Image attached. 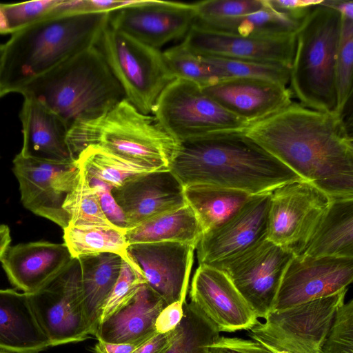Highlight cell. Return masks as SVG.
I'll list each match as a JSON object with an SVG mask.
<instances>
[{
  "label": "cell",
  "instance_id": "4fadbf2b",
  "mask_svg": "<svg viewBox=\"0 0 353 353\" xmlns=\"http://www.w3.org/2000/svg\"><path fill=\"white\" fill-rule=\"evenodd\" d=\"M352 280L353 258L294 256L272 312L334 295L347 289Z\"/></svg>",
  "mask_w": 353,
  "mask_h": 353
},
{
  "label": "cell",
  "instance_id": "8fae6325",
  "mask_svg": "<svg viewBox=\"0 0 353 353\" xmlns=\"http://www.w3.org/2000/svg\"><path fill=\"white\" fill-rule=\"evenodd\" d=\"M293 256L266 239L210 265L226 274L257 318L265 319L272 311L283 276Z\"/></svg>",
  "mask_w": 353,
  "mask_h": 353
},
{
  "label": "cell",
  "instance_id": "ab89813d",
  "mask_svg": "<svg viewBox=\"0 0 353 353\" xmlns=\"http://www.w3.org/2000/svg\"><path fill=\"white\" fill-rule=\"evenodd\" d=\"M196 21L235 18L257 12L267 5L266 0H205L194 3Z\"/></svg>",
  "mask_w": 353,
  "mask_h": 353
},
{
  "label": "cell",
  "instance_id": "484cf974",
  "mask_svg": "<svg viewBox=\"0 0 353 353\" xmlns=\"http://www.w3.org/2000/svg\"><path fill=\"white\" fill-rule=\"evenodd\" d=\"M77 259L81 267L85 318L89 333L94 336L103 307L119 275L123 258L114 253L102 252Z\"/></svg>",
  "mask_w": 353,
  "mask_h": 353
},
{
  "label": "cell",
  "instance_id": "1f68e13d",
  "mask_svg": "<svg viewBox=\"0 0 353 353\" xmlns=\"http://www.w3.org/2000/svg\"><path fill=\"white\" fill-rule=\"evenodd\" d=\"M183 315L164 353H210L211 345L220 336L216 326L191 301L183 303Z\"/></svg>",
  "mask_w": 353,
  "mask_h": 353
},
{
  "label": "cell",
  "instance_id": "3957f363",
  "mask_svg": "<svg viewBox=\"0 0 353 353\" xmlns=\"http://www.w3.org/2000/svg\"><path fill=\"white\" fill-rule=\"evenodd\" d=\"M110 14L54 17L12 34L5 43L0 77L4 95L19 92L32 80L95 46Z\"/></svg>",
  "mask_w": 353,
  "mask_h": 353
},
{
  "label": "cell",
  "instance_id": "d6a6232c",
  "mask_svg": "<svg viewBox=\"0 0 353 353\" xmlns=\"http://www.w3.org/2000/svg\"><path fill=\"white\" fill-rule=\"evenodd\" d=\"M75 162L87 176L102 181L113 188L119 187L132 176L150 172L98 145L86 148L79 154Z\"/></svg>",
  "mask_w": 353,
  "mask_h": 353
},
{
  "label": "cell",
  "instance_id": "f35d334b",
  "mask_svg": "<svg viewBox=\"0 0 353 353\" xmlns=\"http://www.w3.org/2000/svg\"><path fill=\"white\" fill-rule=\"evenodd\" d=\"M248 336L272 353H320L292 334L265 321L250 329Z\"/></svg>",
  "mask_w": 353,
  "mask_h": 353
},
{
  "label": "cell",
  "instance_id": "11a10c76",
  "mask_svg": "<svg viewBox=\"0 0 353 353\" xmlns=\"http://www.w3.org/2000/svg\"><path fill=\"white\" fill-rule=\"evenodd\" d=\"M0 353H12L6 351L0 350Z\"/></svg>",
  "mask_w": 353,
  "mask_h": 353
},
{
  "label": "cell",
  "instance_id": "52a82bcc",
  "mask_svg": "<svg viewBox=\"0 0 353 353\" xmlns=\"http://www.w3.org/2000/svg\"><path fill=\"white\" fill-rule=\"evenodd\" d=\"M95 46L125 99L141 112L152 114L159 96L175 79L163 52L114 29L109 22Z\"/></svg>",
  "mask_w": 353,
  "mask_h": 353
},
{
  "label": "cell",
  "instance_id": "836d02e7",
  "mask_svg": "<svg viewBox=\"0 0 353 353\" xmlns=\"http://www.w3.org/2000/svg\"><path fill=\"white\" fill-rule=\"evenodd\" d=\"M163 56L175 79L193 82L201 88L225 79L203 57L192 53L182 43L163 52Z\"/></svg>",
  "mask_w": 353,
  "mask_h": 353
},
{
  "label": "cell",
  "instance_id": "9a60e30c",
  "mask_svg": "<svg viewBox=\"0 0 353 353\" xmlns=\"http://www.w3.org/2000/svg\"><path fill=\"white\" fill-rule=\"evenodd\" d=\"M196 247L173 241L128 245L126 253L145 283L167 305L186 301Z\"/></svg>",
  "mask_w": 353,
  "mask_h": 353
},
{
  "label": "cell",
  "instance_id": "f907efd6",
  "mask_svg": "<svg viewBox=\"0 0 353 353\" xmlns=\"http://www.w3.org/2000/svg\"><path fill=\"white\" fill-rule=\"evenodd\" d=\"M322 4L336 10L342 18L353 21L352 1L323 0Z\"/></svg>",
  "mask_w": 353,
  "mask_h": 353
},
{
  "label": "cell",
  "instance_id": "7c38bea8",
  "mask_svg": "<svg viewBox=\"0 0 353 353\" xmlns=\"http://www.w3.org/2000/svg\"><path fill=\"white\" fill-rule=\"evenodd\" d=\"M12 163L23 205L63 230L68 227L70 219L63 205L78 180L79 168L77 163L39 161L24 157L19 153Z\"/></svg>",
  "mask_w": 353,
  "mask_h": 353
},
{
  "label": "cell",
  "instance_id": "7dc6e473",
  "mask_svg": "<svg viewBox=\"0 0 353 353\" xmlns=\"http://www.w3.org/2000/svg\"><path fill=\"white\" fill-rule=\"evenodd\" d=\"M273 9L283 12L305 14L314 6L320 5L323 0H267Z\"/></svg>",
  "mask_w": 353,
  "mask_h": 353
},
{
  "label": "cell",
  "instance_id": "74e56055",
  "mask_svg": "<svg viewBox=\"0 0 353 353\" xmlns=\"http://www.w3.org/2000/svg\"><path fill=\"white\" fill-rule=\"evenodd\" d=\"M61 0H37L17 3H3L10 34L38 21L58 17Z\"/></svg>",
  "mask_w": 353,
  "mask_h": 353
},
{
  "label": "cell",
  "instance_id": "8d00e7d4",
  "mask_svg": "<svg viewBox=\"0 0 353 353\" xmlns=\"http://www.w3.org/2000/svg\"><path fill=\"white\" fill-rule=\"evenodd\" d=\"M343 19L337 52L335 77L337 92V112L341 114L352 93L353 21Z\"/></svg>",
  "mask_w": 353,
  "mask_h": 353
},
{
  "label": "cell",
  "instance_id": "4dcf8cb0",
  "mask_svg": "<svg viewBox=\"0 0 353 353\" xmlns=\"http://www.w3.org/2000/svg\"><path fill=\"white\" fill-rule=\"evenodd\" d=\"M125 232L115 227L69 225L63 229V240L72 258L102 252L114 253L136 268L127 256L128 245Z\"/></svg>",
  "mask_w": 353,
  "mask_h": 353
},
{
  "label": "cell",
  "instance_id": "9c48e42d",
  "mask_svg": "<svg viewBox=\"0 0 353 353\" xmlns=\"http://www.w3.org/2000/svg\"><path fill=\"white\" fill-rule=\"evenodd\" d=\"M330 203L326 193L304 180L276 188L270 194L268 239L294 256L301 254Z\"/></svg>",
  "mask_w": 353,
  "mask_h": 353
},
{
  "label": "cell",
  "instance_id": "f546056e",
  "mask_svg": "<svg viewBox=\"0 0 353 353\" xmlns=\"http://www.w3.org/2000/svg\"><path fill=\"white\" fill-rule=\"evenodd\" d=\"M266 2L265 8L249 14L195 23L212 30L243 37L295 33L306 14L279 12Z\"/></svg>",
  "mask_w": 353,
  "mask_h": 353
},
{
  "label": "cell",
  "instance_id": "ffe728a7",
  "mask_svg": "<svg viewBox=\"0 0 353 353\" xmlns=\"http://www.w3.org/2000/svg\"><path fill=\"white\" fill-rule=\"evenodd\" d=\"M202 88L225 110L249 125L293 101L287 86L263 80L228 78Z\"/></svg>",
  "mask_w": 353,
  "mask_h": 353
},
{
  "label": "cell",
  "instance_id": "277c9868",
  "mask_svg": "<svg viewBox=\"0 0 353 353\" xmlns=\"http://www.w3.org/2000/svg\"><path fill=\"white\" fill-rule=\"evenodd\" d=\"M19 93L52 110L68 129L99 117L125 99L95 46L32 80Z\"/></svg>",
  "mask_w": 353,
  "mask_h": 353
},
{
  "label": "cell",
  "instance_id": "db71d44e",
  "mask_svg": "<svg viewBox=\"0 0 353 353\" xmlns=\"http://www.w3.org/2000/svg\"><path fill=\"white\" fill-rule=\"evenodd\" d=\"M4 52H5V44H0V77H1V72L2 68V64H3V56H4ZM4 95L1 85V81H0V98Z\"/></svg>",
  "mask_w": 353,
  "mask_h": 353
},
{
  "label": "cell",
  "instance_id": "e575fe53",
  "mask_svg": "<svg viewBox=\"0 0 353 353\" xmlns=\"http://www.w3.org/2000/svg\"><path fill=\"white\" fill-rule=\"evenodd\" d=\"M63 208L69 216V225L115 227L105 217L96 192L80 169L77 182Z\"/></svg>",
  "mask_w": 353,
  "mask_h": 353
},
{
  "label": "cell",
  "instance_id": "d6986e66",
  "mask_svg": "<svg viewBox=\"0 0 353 353\" xmlns=\"http://www.w3.org/2000/svg\"><path fill=\"white\" fill-rule=\"evenodd\" d=\"M111 192L123 212L127 230L188 204L184 186L170 170L132 176Z\"/></svg>",
  "mask_w": 353,
  "mask_h": 353
},
{
  "label": "cell",
  "instance_id": "7a4b0ae2",
  "mask_svg": "<svg viewBox=\"0 0 353 353\" xmlns=\"http://www.w3.org/2000/svg\"><path fill=\"white\" fill-rule=\"evenodd\" d=\"M170 170L184 187L204 184L270 194L303 180L243 131L209 135L180 143Z\"/></svg>",
  "mask_w": 353,
  "mask_h": 353
},
{
  "label": "cell",
  "instance_id": "f6af8a7d",
  "mask_svg": "<svg viewBox=\"0 0 353 353\" xmlns=\"http://www.w3.org/2000/svg\"><path fill=\"white\" fill-rule=\"evenodd\" d=\"M210 353H272L257 341L238 337L219 336L210 347Z\"/></svg>",
  "mask_w": 353,
  "mask_h": 353
},
{
  "label": "cell",
  "instance_id": "f1b7e54d",
  "mask_svg": "<svg viewBox=\"0 0 353 353\" xmlns=\"http://www.w3.org/2000/svg\"><path fill=\"white\" fill-rule=\"evenodd\" d=\"M184 192L203 233L225 223L252 196L243 191L204 184L185 186Z\"/></svg>",
  "mask_w": 353,
  "mask_h": 353
},
{
  "label": "cell",
  "instance_id": "5b68a950",
  "mask_svg": "<svg viewBox=\"0 0 353 353\" xmlns=\"http://www.w3.org/2000/svg\"><path fill=\"white\" fill-rule=\"evenodd\" d=\"M67 143L74 161L86 148L98 145L149 171L170 170L180 145L154 115L141 112L126 99L99 117L72 124Z\"/></svg>",
  "mask_w": 353,
  "mask_h": 353
},
{
  "label": "cell",
  "instance_id": "ba28073f",
  "mask_svg": "<svg viewBox=\"0 0 353 353\" xmlns=\"http://www.w3.org/2000/svg\"><path fill=\"white\" fill-rule=\"evenodd\" d=\"M152 114L179 143L219 133L244 132L249 125L200 85L181 79H175L164 89Z\"/></svg>",
  "mask_w": 353,
  "mask_h": 353
},
{
  "label": "cell",
  "instance_id": "d590c367",
  "mask_svg": "<svg viewBox=\"0 0 353 353\" xmlns=\"http://www.w3.org/2000/svg\"><path fill=\"white\" fill-rule=\"evenodd\" d=\"M203 57L225 79H259L285 86L289 84L290 68L283 65L219 57Z\"/></svg>",
  "mask_w": 353,
  "mask_h": 353
},
{
  "label": "cell",
  "instance_id": "bcb514c9",
  "mask_svg": "<svg viewBox=\"0 0 353 353\" xmlns=\"http://www.w3.org/2000/svg\"><path fill=\"white\" fill-rule=\"evenodd\" d=\"M184 303L174 302L166 305L161 311L155 322L157 333H167L176 329L183 315Z\"/></svg>",
  "mask_w": 353,
  "mask_h": 353
},
{
  "label": "cell",
  "instance_id": "681fc988",
  "mask_svg": "<svg viewBox=\"0 0 353 353\" xmlns=\"http://www.w3.org/2000/svg\"><path fill=\"white\" fill-rule=\"evenodd\" d=\"M142 344L112 343L98 341L93 351L94 353H133Z\"/></svg>",
  "mask_w": 353,
  "mask_h": 353
},
{
  "label": "cell",
  "instance_id": "60d3db41",
  "mask_svg": "<svg viewBox=\"0 0 353 353\" xmlns=\"http://www.w3.org/2000/svg\"><path fill=\"white\" fill-rule=\"evenodd\" d=\"M320 353H353V300L338 308Z\"/></svg>",
  "mask_w": 353,
  "mask_h": 353
},
{
  "label": "cell",
  "instance_id": "4316f807",
  "mask_svg": "<svg viewBox=\"0 0 353 353\" xmlns=\"http://www.w3.org/2000/svg\"><path fill=\"white\" fill-rule=\"evenodd\" d=\"M300 255L353 258V198L331 199L324 217Z\"/></svg>",
  "mask_w": 353,
  "mask_h": 353
},
{
  "label": "cell",
  "instance_id": "83f0119b",
  "mask_svg": "<svg viewBox=\"0 0 353 353\" xmlns=\"http://www.w3.org/2000/svg\"><path fill=\"white\" fill-rule=\"evenodd\" d=\"M203 234V228L196 214L187 204L127 230L125 239L128 245L173 241L196 247Z\"/></svg>",
  "mask_w": 353,
  "mask_h": 353
},
{
  "label": "cell",
  "instance_id": "7402d4cb",
  "mask_svg": "<svg viewBox=\"0 0 353 353\" xmlns=\"http://www.w3.org/2000/svg\"><path fill=\"white\" fill-rule=\"evenodd\" d=\"M168 305L146 283L126 303L99 325L94 336L99 341L141 344L157 334L155 322Z\"/></svg>",
  "mask_w": 353,
  "mask_h": 353
},
{
  "label": "cell",
  "instance_id": "b9f144b4",
  "mask_svg": "<svg viewBox=\"0 0 353 353\" xmlns=\"http://www.w3.org/2000/svg\"><path fill=\"white\" fill-rule=\"evenodd\" d=\"M143 283H145L143 276L134 266L123 259L118 279L103 307L100 323L131 299Z\"/></svg>",
  "mask_w": 353,
  "mask_h": 353
},
{
  "label": "cell",
  "instance_id": "7bdbcfd3",
  "mask_svg": "<svg viewBox=\"0 0 353 353\" xmlns=\"http://www.w3.org/2000/svg\"><path fill=\"white\" fill-rule=\"evenodd\" d=\"M85 176L96 192L107 219L116 228L126 231L128 225L123 212L112 195L111 190L113 188L97 179L87 176L85 174Z\"/></svg>",
  "mask_w": 353,
  "mask_h": 353
},
{
  "label": "cell",
  "instance_id": "ac0fdd59",
  "mask_svg": "<svg viewBox=\"0 0 353 353\" xmlns=\"http://www.w3.org/2000/svg\"><path fill=\"white\" fill-rule=\"evenodd\" d=\"M190 297L220 332L249 330L259 322L227 274L214 267L199 265L192 280Z\"/></svg>",
  "mask_w": 353,
  "mask_h": 353
},
{
  "label": "cell",
  "instance_id": "cb8c5ba5",
  "mask_svg": "<svg viewBox=\"0 0 353 353\" xmlns=\"http://www.w3.org/2000/svg\"><path fill=\"white\" fill-rule=\"evenodd\" d=\"M50 347L28 294L0 290V350L12 353H39Z\"/></svg>",
  "mask_w": 353,
  "mask_h": 353
},
{
  "label": "cell",
  "instance_id": "44dd1931",
  "mask_svg": "<svg viewBox=\"0 0 353 353\" xmlns=\"http://www.w3.org/2000/svg\"><path fill=\"white\" fill-rule=\"evenodd\" d=\"M72 259L65 243L37 241L9 246L0 262L12 285L31 294L58 274Z\"/></svg>",
  "mask_w": 353,
  "mask_h": 353
},
{
  "label": "cell",
  "instance_id": "603a6c76",
  "mask_svg": "<svg viewBox=\"0 0 353 353\" xmlns=\"http://www.w3.org/2000/svg\"><path fill=\"white\" fill-rule=\"evenodd\" d=\"M19 117L23 135L20 154L52 163L75 162L67 143L68 128L54 112L39 102L24 98Z\"/></svg>",
  "mask_w": 353,
  "mask_h": 353
},
{
  "label": "cell",
  "instance_id": "ee69618b",
  "mask_svg": "<svg viewBox=\"0 0 353 353\" xmlns=\"http://www.w3.org/2000/svg\"><path fill=\"white\" fill-rule=\"evenodd\" d=\"M136 0H64L62 13L83 14L94 13H111L135 2Z\"/></svg>",
  "mask_w": 353,
  "mask_h": 353
},
{
  "label": "cell",
  "instance_id": "6da1fadb",
  "mask_svg": "<svg viewBox=\"0 0 353 353\" xmlns=\"http://www.w3.org/2000/svg\"><path fill=\"white\" fill-rule=\"evenodd\" d=\"M244 132L331 199L353 198V139L343 114L292 101Z\"/></svg>",
  "mask_w": 353,
  "mask_h": 353
},
{
  "label": "cell",
  "instance_id": "e0dca14e",
  "mask_svg": "<svg viewBox=\"0 0 353 353\" xmlns=\"http://www.w3.org/2000/svg\"><path fill=\"white\" fill-rule=\"evenodd\" d=\"M270 194L252 196L225 223L203 233L195 249L199 264L223 261L268 239Z\"/></svg>",
  "mask_w": 353,
  "mask_h": 353
},
{
  "label": "cell",
  "instance_id": "5bb4252c",
  "mask_svg": "<svg viewBox=\"0 0 353 353\" xmlns=\"http://www.w3.org/2000/svg\"><path fill=\"white\" fill-rule=\"evenodd\" d=\"M194 3L136 0L110 14L114 29L150 47L159 49L186 36L196 21Z\"/></svg>",
  "mask_w": 353,
  "mask_h": 353
},
{
  "label": "cell",
  "instance_id": "d4e9b609",
  "mask_svg": "<svg viewBox=\"0 0 353 353\" xmlns=\"http://www.w3.org/2000/svg\"><path fill=\"white\" fill-rule=\"evenodd\" d=\"M347 289L279 311L265 319L321 352L339 307L345 302Z\"/></svg>",
  "mask_w": 353,
  "mask_h": 353
},
{
  "label": "cell",
  "instance_id": "2e32d148",
  "mask_svg": "<svg viewBox=\"0 0 353 353\" xmlns=\"http://www.w3.org/2000/svg\"><path fill=\"white\" fill-rule=\"evenodd\" d=\"M295 33L243 37L212 30L194 23L182 43L199 56L273 63L290 68L295 50Z\"/></svg>",
  "mask_w": 353,
  "mask_h": 353
},
{
  "label": "cell",
  "instance_id": "30bf717a",
  "mask_svg": "<svg viewBox=\"0 0 353 353\" xmlns=\"http://www.w3.org/2000/svg\"><path fill=\"white\" fill-rule=\"evenodd\" d=\"M28 296L50 347L81 342L90 335L84 314L77 258H73L58 274Z\"/></svg>",
  "mask_w": 353,
  "mask_h": 353
},
{
  "label": "cell",
  "instance_id": "c3c4849f",
  "mask_svg": "<svg viewBox=\"0 0 353 353\" xmlns=\"http://www.w3.org/2000/svg\"><path fill=\"white\" fill-rule=\"evenodd\" d=\"M174 334L175 330L163 334L157 333L133 353H164L171 345Z\"/></svg>",
  "mask_w": 353,
  "mask_h": 353
},
{
  "label": "cell",
  "instance_id": "816d5d0a",
  "mask_svg": "<svg viewBox=\"0 0 353 353\" xmlns=\"http://www.w3.org/2000/svg\"><path fill=\"white\" fill-rule=\"evenodd\" d=\"M10 228L6 225H0V259L10 246Z\"/></svg>",
  "mask_w": 353,
  "mask_h": 353
},
{
  "label": "cell",
  "instance_id": "f5cc1de1",
  "mask_svg": "<svg viewBox=\"0 0 353 353\" xmlns=\"http://www.w3.org/2000/svg\"><path fill=\"white\" fill-rule=\"evenodd\" d=\"M10 34L5 13L3 9V3H0V34Z\"/></svg>",
  "mask_w": 353,
  "mask_h": 353
},
{
  "label": "cell",
  "instance_id": "8992f818",
  "mask_svg": "<svg viewBox=\"0 0 353 353\" xmlns=\"http://www.w3.org/2000/svg\"><path fill=\"white\" fill-rule=\"evenodd\" d=\"M342 23L341 15L321 3L308 11L296 31L290 90L306 108L337 112L335 67Z\"/></svg>",
  "mask_w": 353,
  "mask_h": 353
}]
</instances>
